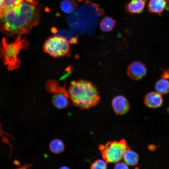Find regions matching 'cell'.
Wrapping results in <instances>:
<instances>
[{"label":"cell","mask_w":169,"mask_h":169,"mask_svg":"<svg viewBox=\"0 0 169 169\" xmlns=\"http://www.w3.org/2000/svg\"><path fill=\"white\" fill-rule=\"evenodd\" d=\"M40 14L38 5L24 1L0 17V31L9 37L27 34L38 24Z\"/></svg>","instance_id":"6da1fadb"},{"label":"cell","mask_w":169,"mask_h":169,"mask_svg":"<svg viewBox=\"0 0 169 169\" xmlns=\"http://www.w3.org/2000/svg\"><path fill=\"white\" fill-rule=\"evenodd\" d=\"M73 105L81 109L96 106L100 101L99 92L92 83L81 79L71 82L68 92Z\"/></svg>","instance_id":"7a4b0ae2"},{"label":"cell","mask_w":169,"mask_h":169,"mask_svg":"<svg viewBox=\"0 0 169 169\" xmlns=\"http://www.w3.org/2000/svg\"><path fill=\"white\" fill-rule=\"evenodd\" d=\"M29 45V41L25 38H21V35L16 37L14 41L10 43L3 38L0 42V59L4 65H7L9 71L19 68L21 61L18 55L22 49H28Z\"/></svg>","instance_id":"3957f363"},{"label":"cell","mask_w":169,"mask_h":169,"mask_svg":"<svg viewBox=\"0 0 169 169\" xmlns=\"http://www.w3.org/2000/svg\"><path fill=\"white\" fill-rule=\"evenodd\" d=\"M103 158L107 163H116L123 159L125 152L130 149L125 139L109 141L99 146Z\"/></svg>","instance_id":"277c9868"},{"label":"cell","mask_w":169,"mask_h":169,"mask_svg":"<svg viewBox=\"0 0 169 169\" xmlns=\"http://www.w3.org/2000/svg\"><path fill=\"white\" fill-rule=\"evenodd\" d=\"M44 52L57 58L70 55V45L65 38L54 36L47 39L43 46Z\"/></svg>","instance_id":"5b68a950"},{"label":"cell","mask_w":169,"mask_h":169,"mask_svg":"<svg viewBox=\"0 0 169 169\" xmlns=\"http://www.w3.org/2000/svg\"><path fill=\"white\" fill-rule=\"evenodd\" d=\"M126 72L131 79L139 80L146 76L147 69L144 64L139 61H135L128 66Z\"/></svg>","instance_id":"8992f818"},{"label":"cell","mask_w":169,"mask_h":169,"mask_svg":"<svg viewBox=\"0 0 169 169\" xmlns=\"http://www.w3.org/2000/svg\"><path fill=\"white\" fill-rule=\"evenodd\" d=\"M113 109L116 115H123L129 111L130 105L128 100L122 95L115 97L112 102Z\"/></svg>","instance_id":"52a82bcc"},{"label":"cell","mask_w":169,"mask_h":169,"mask_svg":"<svg viewBox=\"0 0 169 169\" xmlns=\"http://www.w3.org/2000/svg\"><path fill=\"white\" fill-rule=\"evenodd\" d=\"M147 6L149 12L160 16L164 10L169 9V0H150Z\"/></svg>","instance_id":"ba28073f"},{"label":"cell","mask_w":169,"mask_h":169,"mask_svg":"<svg viewBox=\"0 0 169 169\" xmlns=\"http://www.w3.org/2000/svg\"><path fill=\"white\" fill-rule=\"evenodd\" d=\"M144 103L149 108H156L162 105L163 99L161 94L157 92L151 91L145 95Z\"/></svg>","instance_id":"9c48e42d"},{"label":"cell","mask_w":169,"mask_h":169,"mask_svg":"<svg viewBox=\"0 0 169 169\" xmlns=\"http://www.w3.org/2000/svg\"><path fill=\"white\" fill-rule=\"evenodd\" d=\"M147 0H131L125 6V9L129 13H140L144 10Z\"/></svg>","instance_id":"30bf717a"},{"label":"cell","mask_w":169,"mask_h":169,"mask_svg":"<svg viewBox=\"0 0 169 169\" xmlns=\"http://www.w3.org/2000/svg\"><path fill=\"white\" fill-rule=\"evenodd\" d=\"M52 98L53 104L59 109H63L66 107L69 104L68 100V93L62 92L54 94Z\"/></svg>","instance_id":"8fae6325"},{"label":"cell","mask_w":169,"mask_h":169,"mask_svg":"<svg viewBox=\"0 0 169 169\" xmlns=\"http://www.w3.org/2000/svg\"><path fill=\"white\" fill-rule=\"evenodd\" d=\"M2 0L3 3L0 8V17L8 10L18 6L24 1V0Z\"/></svg>","instance_id":"7c38bea8"},{"label":"cell","mask_w":169,"mask_h":169,"mask_svg":"<svg viewBox=\"0 0 169 169\" xmlns=\"http://www.w3.org/2000/svg\"><path fill=\"white\" fill-rule=\"evenodd\" d=\"M116 23L115 21L112 17L106 16L101 20L100 23L101 30L104 32H109L114 29Z\"/></svg>","instance_id":"4fadbf2b"},{"label":"cell","mask_w":169,"mask_h":169,"mask_svg":"<svg viewBox=\"0 0 169 169\" xmlns=\"http://www.w3.org/2000/svg\"><path fill=\"white\" fill-rule=\"evenodd\" d=\"M123 159L128 165L134 166L138 163L139 156L136 153L130 149L125 152Z\"/></svg>","instance_id":"5bb4252c"},{"label":"cell","mask_w":169,"mask_h":169,"mask_svg":"<svg viewBox=\"0 0 169 169\" xmlns=\"http://www.w3.org/2000/svg\"><path fill=\"white\" fill-rule=\"evenodd\" d=\"M155 88L156 91L161 95L166 94L169 93V81L161 78L156 82Z\"/></svg>","instance_id":"9a60e30c"},{"label":"cell","mask_w":169,"mask_h":169,"mask_svg":"<svg viewBox=\"0 0 169 169\" xmlns=\"http://www.w3.org/2000/svg\"><path fill=\"white\" fill-rule=\"evenodd\" d=\"M77 7V3L73 0H64L60 4V8L62 10L67 14L73 12Z\"/></svg>","instance_id":"2e32d148"},{"label":"cell","mask_w":169,"mask_h":169,"mask_svg":"<svg viewBox=\"0 0 169 169\" xmlns=\"http://www.w3.org/2000/svg\"><path fill=\"white\" fill-rule=\"evenodd\" d=\"M49 147L51 151L55 154L62 152L65 148L63 141L58 139H55L52 141L49 144Z\"/></svg>","instance_id":"e0dca14e"},{"label":"cell","mask_w":169,"mask_h":169,"mask_svg":"<svg viewBox=\"0 0 169 169\" xmlns=\"http://www.w3.org/2000/svg\"><path fill=\"white\" fill-rule=\"evenodd\" d=\"M107 168V162L105 160L101 159L95 160L91 164L90 166V168L92 169H105Z\"/></svg>","instance_id":"ac0fdd59"},{"label":"cell","mask_w":169,"mask_h":169,"mask_svg":"<svg viewBox=\"0 0 169 169\" xmlns=\"http://www.w3.org/2000/svg\"><path fill=\"white\" fill-rule=\"evenodd\" d=\"M128 165L125 163L122 162L116 163L115 166V169H128Z\"/></svg>","instance_id":"d6986e66"},{"label":"cell","mask_w":169,"mask_h":169,"mask_svg":"<svg viewBox=\"0 0 169 169\" xmlns=\"http://www.w3.org/2000/svg\"><path fill=\"white\" fill-rule=\"evenodd\" d=\"M162 73L161 75L162 78L168 79H169V69H167L166 70L162 69Z\"/></svg>","instance_id":"ffe728a7"},{"label":"cell","mask_w":169,"mask_h":169,"mask_svg":"<svg viewBox=\"0 0 169 169\" xmlns=\"http://www.w3.org/2000/svg\"><path fill=\"white\" fill-rule=\"evenodd\" d=\"M24 1L32 4L38 5V0H24Z\"/></svg>","instance_id":"44dd1931"},{"label":"cell","mask_w":169,"mask_h":169,"mask_svg":"<svg viewBox=\"0 0 169 169\" xmlns=\"http://www.w3.org/2000/svg\"><path fill=\"white\" fill-rule=\"evenodd\" d=\"M148 149L150 151H154L156 148V146L154 145L151 144L148 146Z\"/></svg>","instance_id":"7402d4cb"},{"label":"cell","mask_w":169,"mask_h":169,"mask_svg":"<svg viewBox=\"0 0 169 169\" xmlns=\"http://www.w3.org/2000/svg\"><path fill=\"white\" fill-rule=\"evenodd\" d=\"M3 3V0H0V8L2 6V4Z\"/></svg>","instance_id":"603a6c76"},{"label":"cell","mask_w":169,"mask_h":169,"mask_svg":"<svg viewBox=\"0 0 169 169\" xmlns=\"http://www.w3.org/2000/svg\"><path fill=\"white\" fill-rule=\"evenodd\" d=\"M68 168V167H66V166H64V167H63L62 168Z\"/></svg>","instance_id":"cb8c5ba5"}]
</instances>
